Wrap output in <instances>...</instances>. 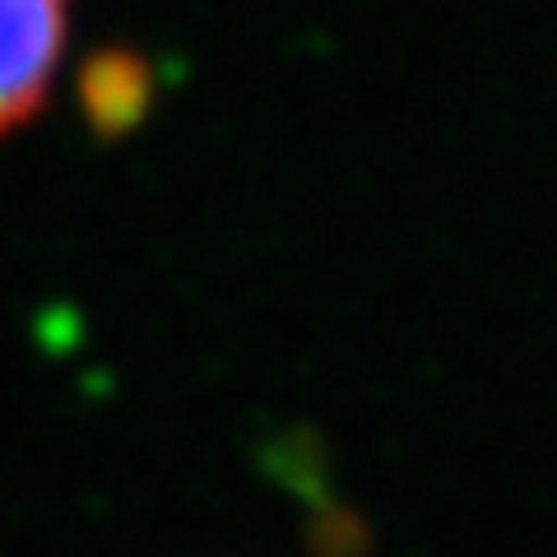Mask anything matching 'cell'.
<instances>
[{
	"instance_id": "6da1fadb",
	"label": "cell",
	"mask_w": 557,
	"mask_h": 557,
	"mask_svg": "<svg viewBox=\"0 0 557 557\" xmlns=\"http://www.w3.org/2000/svg\"><path fill=\"white\" fill-rule=\"evenodd\" d=\"M65 51V0H0V135L42 108Z\"/></svg>"
}]
</instances>
